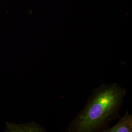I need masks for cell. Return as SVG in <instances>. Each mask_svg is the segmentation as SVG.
Listing matches in <instances>:
<instances>
[{
	"label": "cell",
	"instance_id": "1",
	"mask_svg": "<svg viewBox=\"0 0 132 132\" xmlns=\"http://www.w3.org/2000/svg\"><path fill=\"white\" fill-rule=\"evenodd\" d=\"M126 93L116 83L101 84L93 90L85 107L69 124L68 131H103L118 116Z\"/></svg>",
	"mask_w": 132,
	"mask_h": 132
},
{
	"label": "cell",
	"instance_id": "2",
	"mask_svg": "<svg viewBox=\"0 0 132 132\" xmlns=\"http://www.w3.org/2000/svg\"><path fill=\"white\" fill-rule=\"evenodd\" d=\"M103 132H132V115L129 111L125 112L124 116L120 118L119 121L113 127L107 128Z\"/></svg>",
	"mask_w": 132,
	"mask_h": 132
}]
</instances>
